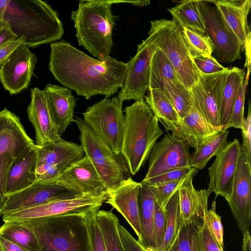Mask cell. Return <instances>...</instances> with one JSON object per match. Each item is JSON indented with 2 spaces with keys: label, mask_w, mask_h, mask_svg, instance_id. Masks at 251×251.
Segmentation results:
<instances>
[{
  "label": "cell",
  "mask_w": 251,
  "mask_h": 251,
  "mask_svg": "<svg viewBox=\"0 0 251 251\" xmlns=\"http://www.w3.org/2000/svg\"><path fill=\"white\" fill-rule=\"evenodd\" d=\"M241 145L237 139L227 142L208 167L209 195L214 192L227 201L231 195Z\"/></svg>",
  "instance_id": "obj_16"
},
{
  "label": "cell",
  "mask_w": 251,
  "mask_h": 251,
  "mask_svg": "<svg viewBox=\"0 0 251 251\" xmlns=\"http://www.w3.org/2000/svg\"><path fill=\"white\" fill-rule=\"evenodd\" d=\"M100 208L94 209L84 215L89 233L91 251H107L104 238L96 220Z\"/></svg>",
  "instance_id": "obj_40"
},
{
  "label": "cell",
  "mask_w": 251,
  "mask_h": 251,
  "mask_svg": "<svg viewBox=\"0 0 251 251\" xmlns=\"http://www.w3.org/2000/svg\"><path fill=\"white\" fill-rule=\"evenodd\" d=\"M85 214L65 215L21 222L34 232L40 251H91Z\"/></svg>",
  "instance_id": "obj_5"
},
{
  "label": "cell",
  "mask_w": 251,
  "mask_h": 251,
  "mask_svg": "<svg viewBox=\"0 0 251 251\" xmlns=\"http://www.w3.org/2000/svg\"><path fill=\"white\" fill-rule=\"evenodd\" d=\"M0 251H2V250H1V248H0Z\"/></svg>",
  "instance_id": "obj_59"
},
{
  "label": "cell",
  "mask_w": 251,
  "mask_h": 251,
  "mask_svg": "<svg viewBox=\"0 0 251 251\" xmlns=\"http://www.w3.org/2000/svg\"><path fill=\"white\" fill-rule=\"evenodd\" d=\"M148 90L145 97L146 102L168 132L173 131L180 121L177 112L162 91L157 89Z\"/></svg>",
  "instance_id": "obj_30"
},
{
  "label": "cell",
  "mask_w": 251,
  "mask_h": 251,
  "mask_svg": "<svg viewBox=\"0 0 251 251\" xmlns=\"http://www.w3.org/2000/svg\"><path fill=\"white\" fill-rule=\"evenodd\" d=\"M121 153L131 175L139 171L163 131L144 98L124 109Z\"/></svg>",
  "instance_id": "obj_3"
},
{
  "label": "cell",
  "mask_w": 251,
  "mask_h": 251,
  "mask_svg": "<svg viewBox=\"0 0 251 251\" xmlns=\"http://www.w3.org/2000/svg\"><path fill=\"white\" fill-rule=\"evenodd\" d=\"M108 192L100 195L85 194L71 199L53 201L37 206L4 214V222L24 221L69 214H85L105 202Z\"/></svg>",
  "instance_id": "obj_10"
},
{
  "label": "cell",
  "mask_w": 251,
  "mask_h": 251,
  "mask_svg": "<svg viewBox=\"0 0 251 251\" xmlns=\"http://www.w3.org/2000/svg\"><path fill=\"white\" fill-rule=\"evenodd\" d=\"M197 170L192 168L178 189L181 219L188 221L194 217L203 219L207 209L209 194L207 189L197 190L193 179Z\"/></svg>",
  "instance_id": "obj_25"
},
{
  "label": "cell",
  "mask_w": 251,
  "mask_h": 251,
  "mask_svg": "<svg viewBox=\"0 0 251 251\" xmlns=\"http://www.w3.org/2000/svg\"></svg>",
  "instance_id": "obj_60"
},
{
  "label": "cell",
  "mask_w": 251,
  "mask_h": 251,
  "mask_svg": "<svg viewBox=\"0 0 251 251\" xmlns=\"http://www.w3.org/2000/svg\"><path fill=\"white\" fill-rule=\"evenodd\" d=\"M96 217L107 251H125L118 231L117 217L111 211L105 210H98Z\"/></svg>",
  "instance_id": "obj_36"
},
{
  "label": "cell",
  "mask_w": 251,
  "mask_h": 251,
  "mask_svg": "<svg viewBox=\"0 0 251 251\" xmlns=\"http://www.w3.org/2000/svg\"><path fill=\"white\" fill-rule=\"evenodd\" d=\"M157 50L147 39L137 46L136 54L126 63V78L117 96L121 100L137 101L145 98L149 87L151 59Z\"/></svg>",
  "instance_id": "obj_13"
},
{
  "label": "cell",
  "mask_w": 251,
  "mask_h": 251,
  "mask_svg": "<svg viewBox=\"0 0 251 251\" xmlns=\"http://www.w3.org/2000/svg\"><path fill=\"white\" fill-rule=\"evenodd\" d=\"M202 223L201 217L188 221L181 219L177 235L167 251H201L200 232Z\"/></svg>",
  "instance_id": "obj_32"
},
{
  "label": "cell",
  "mask_w": 251,
  "mask_h": 251,
  "mask_svg": "<svg viewBox=\"0 0 251 251\" xmlns=\"http://www.w3.org/2000/svg\"><path fill=\"white\" fill-rule=\"evenodd\" d=\"M192 169V168L188 167L175 169L147 180H142L141 182L149 186H154L162 183L180 179L184 177Z\"/></svg>",
  "instance_id": "obj_46"
},
{
  "label": "cell",
  "mask_w": 251,
  "mask_h": 251,
  "mask_svg": "<svg viewBox=\"0 0 251 251\" xmlns=\"http://www.w3.org/2000/svg\"><path fill=\"white\" fill-rule=\"evenodd\" d=\"M138 195V205L141 227V238L138 242L147 251L155 249L154 238V203L152 189L142 182Z\"/></svg>",
  "instance_id": "obj_28"
},
{
  "label": "cell",
  "mask_w": 251,
  "mask_h": 251,
  "mask_svg": "<svg viewBox=\"0 0 251 251\" xmlns=\"http://www.w3.org/2000/svg\"><path fill=\"white\" fill-rule=\"evenodd\" d=\"M130 4L134 6H144L150 4V0H134L131 1Z\"/></svg>",
  "instance_id": "obj_58"
},
{
  "label": "cell",
  "mask_w": 251,
  "mask_h": 251,
  "mask_svg": "<svg viewBox=\"0 0 251 251\" xmlns=\"http://www.w3.org/2000/svg\"><path fill=\"white\" fill-rule=\"evenodd\" d=\"M80 131V145L109 192L130 177L127 164L122 154H116L90 129L83 119L74 121Z\"/></svg>",
  "instance_id": "obj_7"
},
{
  "label": "cell",
  "mask_w": 251,
  "mask_h": 251,
  "mask_svg": "<svg viewBox=\"0 0 251 251\" xmlns=\"http://www.w3.org/2000/svg\"><path fill=\"white\" fill-rule=\"evenodd\" d=\"M43 91L51 120L61 136L74 121L76 99L70 89L59 85L48 84Z\"/></svg>",
  "instance_id": "obj_21"
},
{
  "label": "cell",
  "mask_w": 251,
  "mask_h": 251,
  "mask_svg": "<svg viewBox=\"0 0 251 251\" xmlns=\"http://www.w3.org/2000/svg\"><path fill=\"white\" fill-rule=\"evenodd\" d=\"M0 237L28 251H40L35 234L21 222H4L0 227Z\"/></svg>",
  "instance_id": "obj_35"
},
{
  "label": "cell",
  "mask_w": 251,
  "mask_h": 251,
  "mask_svg": "<svg viewBox=\"0 0 251 251\" xmlns=\"http://www.w3.org/2000/svg\"><path fill=\"white\" fill-rule=\"evenodd\" d=\"M83 195L59 184L35 181L20 191L7 196L1 216L53 201L74 199Z\"/></svg>",
  "instance_id": "obj_12"
},
{
  "label": "cell",
  "mask_w": 251,
  "mask_h": 251,
  "mask_svg": "<svg viewBox=\"0 0 251 251\" xmlns=\"http://www.w3.org/2000/svg\"><path fill=\"white\" fill-rule=\"evenodd\" d=\"M192 59L196 68L202 74H215L226 68L221 65L213 55L209 57H196L192 58Z\"/></svg>",
  "instance_id": "obj_47"
},
{
  "label": "cell",
  "mask_w": 251,
  "mask_h": 251,
  "mask_svg": "<svg viewBox=\"0 0 251 251\" xmlns=\"http://www.w3.org/2000/svg\"><path fill=\"white\" fill-rule=\"evenodd\" d=\"M151 24L147 39L165 54L179 81L189 90L201 73L194 64L182 28L173 20L162 19L152 21Z\"/></svg>",
  "instance_id": "obj_6"
},
{
  "label": "cell",
  "mask_w": 251,
  "mask_h": 251,
  "mask_svg": "<svg viewBox=\"0 0 251 251\" xmlns=\"http://www.w3.org/2000/svg\"><path fill=\"white\" fill-rule=\"evenodd\" d=\"M57 181L82 195H100L108 192L96 168L85 155L67 167Z\"/></svg>",
  "instance_id": "obj_18"
},
{
  "label": "cell",
  "mask_w": 251,
  "mask_h": 251,
  "mask_svg": "<svg viewBox=\"0 0 251 251\" xmlns=\"http://www.w3.org/2000/svg\"><path fill=\"white\" fill-rule=\"evenodd\" d=\"M243 251H251V239L249 231L243 235Z\"/></svg>",
  "instance_id": "obj_57"
},
{
  "label": "cell",
  "mask_w": 251,
  "mask_h": 251,
  "mask_svg": "<svg viewBox=\"0 0 251 251\" xmlns=\"http://www.w3.org/2000/svg\"><path fill=\"white\" fill-rule=\"evenodd\" d=\"M63 171L56 166L41 164L37 165L36 180L40 182H50L56 181Z\"/></svg>",
  "instance_id": "obj_48"
},
{
  "label": "cell",
  "mask_w": 251,
  "mask_h": 251,
  "mask_svg": "<svg viewBox=\"0 0 251 251\" xmlns=\"http://www.w3.org/2000/svg\"><path fill=\"white\" fill-rule=\"evenodd\" d=\"M0 247L2 251H28L18 245L0 237Z\"/></svg>",
  "instance_id": "obj_55"
},
{
  "label": "cell",
  "mask_w": 251,
  "mask_h": 251,
  "mask_svg": "<svg viewBox=\"0 0 251 251\" xmlns=\"http://www.w3.org/2000/svg\"><path fill=\"white\" fill-rule=\"evenodd\" d=\"M4 18L18 38H25L24 44L29 48L52 43L64 34L57 12L44 1L9 0Z\"/></svg>",
  "instance_id": "obj_2"
},
{
  "label": "cell",
  "mask_w": 251,
  "mask_h": 251,
  "mask_svg": "<svg viewBox=\"0 0 251 251\" xmlns=\"http://www.w3.org/2000/svg\"><path fill=\"white\" fill-rule=\"evenodd\" d=\"M140 182L130 176L108 192L105 202L110 204L126 219L135 231L139 242L141 238L138 195Z\"/></svg>",
  "instance_id": "obj_19"
},
{
  "label": "cell",
  "mask_w": 251,
  "mask_h": 251,
  "mask_svg": "<svg viewBox=\"0 0 251 251\" xmlns=\"http://www.w3.org/2000/svg\"><path fill=\"white\" fill-rule=\"evenodd\" d=\"M189 146L173 133L168 132L152 147L148 159V169L143 180L167 172L190 167Z\"/></svg>",
  "instance_id": "obj_11"
},
{
  "label": "cell",
  "mask_w": 251,
  "mask_h": 251,
  "mask_svg": "<svg viewBox=\"0 0 251 251\" xmlns=\"http://www.w3.org/2000/svg\"><path fill=\"white\" fill-rule=\"evenodd\" d=\"M16 159L8 152L4 153L0 156V216L7 200L5 186L7 174Z\"/></svg>",
  "instance_id": "obj_44"
},
{
  "label": "cell",
  "mask_w": 251,
  "mask_h": 251,
  "mask_svg": "<svg viewBox=\"0 0 251 251\" xmlns=\"http://www.w3.org/2000/svg\"><path fill=\"white\" fill-rule=\"evenodd\" d=\"M222 131L210 125L193 104L174 130L171 132L197 149L208 136Z\"/></svg>",
  "instance_id": "obj_27"
},
{
  "label": "cell",
  "mask_w": 251,
  "mask_h": 251,
  "mask_svg": "<svg viewBox=\"0 0 251 251\" xmlns=\"http://www.w3.org/2000/svg\"><path fill=\"white\" fill-rule=\"evenodd\" d=\"M203 222L217 240L222 249L224 248V230L221 222V217L216 212V201L212 202L211 208L205 211Z\"/></svg>",
  "instance_id": "obj_43"
},
{
  "label": "cell",
  "mask_w": 251,
  "mask_h": 251,
  "mask_svg": "<svg viewBox=\"0 0 251 251\" xmlns=\"http://www.w3.org/2000/svg\"><path fill=\"white\" fill-rule=\"evenodd\" d=\"M184 177L156 185L150 186L154 192L155 202L162 210H165L168 201L178 190Z\"/></svg>",
  "instance_id": "obj_42"
},
{
  "label": "cell",
  "mask_w": 251,
  "mask_h": 251,
  "mask_svg": "<svg viewBox=\"0 0 251 251\" xmlns=\"http://www.w3.org/2000/svg\"><path fill=\"white\" fill-rule=\"evenodd\" d=\"M245 72L234 67L228 68L224 81L219 108V118L222 130L228 123L232 108L239 89L243 83Z\"/></svg>",
  "instance_id": "obj_29"
},
{
  "label": "cell",
  "mask_w": 251,
  "mask_h": 251,
  "mask_svg": "<svg viewBox=\"0 0 251 251\" xmlns=\"http://www.w3.org/2000/svg\"><path fill=\"white\" fill-rule=\"evenodd\" d=\"M229 131H221L207 137L191 154L190 166L197 170H202L210 159L216 156L227 144Z\"/></svg>",
  "instance_id": "obj_31"
},
{
  "label": "cell",
  "mask_w": 251,
  "mask_h": 251,
  "mask_svg": "<svg viewBox=\"0 0 251 251\" xmlns=\"http://www.w3.org/2000/svg\"><path fill=\"white\" fill-rule=\"evenodd\" d=\"M50 49L49 67L55 78L86 100L98 95L110 98L125 82L126 63L110 56L94 58L65 41L51 43Z\"/></svg>",
  "instance_id": "obj_1"
},
{
  "label": "cell",
  "mask_w": 251,
  "mask_h": 251,
  "mask_svg": "<svg viewBox=\"0 0 251 251\" xmlns=\"http://www.w3.org/2000/svg\"><path fill=\"white\" fill-rule=\"evenodd\" d=\"M212 1L227 27L244 46L251 34L248 15L251 9V0H218Z\"/></svg>",
  "instance_id": "obj_23"
},
{
  "label": "cell",
  "mask_w": 251,
  "mask_h": 251,
  "mask_svg": "<svg viewBox=\"0 0 251 251\" xmlns=\"http://www.w3.org/2000/svg\"><path fill=\"white\" fill-rule=\"evenodd\" d=\"M178 81L174 68L165 54L157 49L151 61L148 90L157 89L162 91L166 83Z\"/></svg>",
  "instance_id": "obj_33"
},
{
  "label": "cell",
  "mask_w": 251,
  "mask_h": 251,
  "mask_svg": "<svg viewBox=\"0 0 251 251\" xmlns=\"http://www.w3.org/2000/svg\"><path fill=\"white\" fill-rule=\"evenodd\" d=\"M18 38L12 31L7 22L5 25L0 30V46Z\"/></svg>",
  "instance_id": "obj_53"
},
{
  "label": "cell",
  "mask_w": 251,
  "mask_h": 251,
  "mask_svg": "<svg viewBox=\"0 0 251 251\" xmlns=\"http://www.w3.org/2000/svg\"><path fill=\"white\" fill-rule=\"evenodd\" d=\"M241 129L243 141L241 146L245 149L249 159L251 160V107L250 101L247 117L245 119Z\"/></svg>",
  "instance_id": "obj_51"
},
{
  "label": "cell",
  "mask_w": 251,
  "mask_h": 251,
  "mask_svg": "<svg viewBox=\"0 0 251 251\" xmlns=\"http://www.w3.org/2000/svg\"><path fill=\"white\" fill-rule=\"evenodd\" d=\"M118 228L125 251H147L120 223Z\"/></svg>",
  "instance_id": "obj_50"
},
{
  "label": "cell",
  "mask_w": 251,
  "mask_h": 251,
  "mask_svg": "<svg viewBox=\"0 0 251 251\" xmlns=\"http://www.w3.org/2000/svg\"><path fill=\"white\" fill-rule=\"evenodd\" d=\"M197 3L205 33L213 44L215 58L225 63L241 59L244 46L227 27L212 0H197Z\"/></svg>",
  "instance_id": "obj_9"
},
{
  "label": "cell",
  "mask_w": 251,
  "mask_h": 251,
  "mask_svg": "<svg viewBox=\"0 0 251 251\" xmlns=\"http://www.w3.org/2000/svg\"><path fill=\"white\" fill-rule=\"evenodd\" d=\"M23 36L10 41L0 46V69L7 60L10 55L20 46L25 44Z\"/></svg>",
  "instance_id": "obj_52"
},
{
  "label": "cell",
  "mask_w": 251,
  "mask_h": 251,
  "mask_svg": "<svg viewBox=\"0 0 251 251\" xmlns=\"http://www.w3.org/2000/svg\"><path fill=\"white\" fill-rule=\"evenodd\" d=\"M35 145L17 115L6 108L0 111V156L8 152L18 158Z\"/></svg>",
  "instance_id": "obj_20"
},
{
  "label": "cell",
  "mask_w": 251,
  "mask_h": 251,
  "mask_svg": "<svg viewBox=\"0 0 251 251\" xmlns=\"http://www.w3.org/2000/svg\"><path fill=\"white\" fill-rule=\"evenodd\" d=\"M123 102L117 97L105 98L82 113L83 121L92 131L116 154H122Z\"/></svg>",
  "instance_id": "obj_8"
},
{
  "label": "cell",
  "mask_w": 251,
  "mask_h": 251,
  "mask_svg": "<svg viewBox=\"0 0 251 251\" xmlns=\"http://www.w3.org/2000/svg\"><path fill=\"white\" fill-rule=\"evenodd\" d=\"M37 165L48 164L57 166L64 171L83 156L80 145L61 138L59 141L39 146L35 144Z\"/></svg>",
  "instance_id": "obj_24"
},
{
  "label": "cell",
  "mask_w": 251,
  "mask_h": 251,
  "mask_svg": "<svg viewBox=\"0 0 251 251\" xmlns=\"http://www.w3.org/2000/svg\"><path fill=\"white\" fill-rule=\"evenodd\" d=\"M173 21L181 28L205 33V27L199 11L197 0H184L177 5L168 9Z\"/></svg>",
  "instance_id": "obj_34"
},
{
  "label": "cell",
  "mask_w": 251,
  "mask_h": 251,
  "mask_svg": "<svg viewBox=\"0 0 251 251\" xmlns=\"http://www.w3.org/2000/svg\"><path fill=\"white\" fill-rule=\"evenodd\" d=\"M228 68L213 74H201L189 90L192 102L199 112L212 126H220L219 108L225 78Z\"/></svg>",
  "instance_id": "obj_14"
},
{
  "label": "cell",
  "mask_w": 251,
  "mask_h": 251,
  "mask_svg": "<svg viewBox=\"0 0 251 251\" xmlns=\"http://www.w3.org/2000/svg\"><path fill=\"white\" fill-rule=\"evenodd\" d=\"M177 190L172 196L165 208L166 226L164 239L161 246L154 251H167L178 233L181 216Z\"/></svg>",
  "instance_id": "obj_37"
},
{
  "label": "cell",
  "mask_w": 251,
  "mask_h": 251,
  "mask_svg": "<svg viewBox=\"0 0 251 251\" xmlns=\"http://www.w3.org/2000/svg\"><path fill=\"white\" fill-rule=\"evenodd\" d=\"M182 29L186 45L192 58L199 56L209 57L212 55L213 44L206 33L187 27H183Z\"/></svg>",
  "instance_id": "obj_39"
},
{
  "label": "cell",
  "mask_w": 251,
  "mask_h": 251,
  "mask_svg": "<svg viewBox=\"0 0 251 251\" xmlns=\"http://www.w3.org/2000/svg\"><path fill=\"white\" fill-rule=\"evenodd\" d=\"M166 216L165 210L164 211L162 210L155 201L154 238L155 249L154 250L158 249L161 246L163 242L166 230Z\"/></svg>",
  "instance_id": "obj_45"
},
{
  "label": "cell",
  "mask_w": 251,
  "mask_h": 251,
  "mask_svg": "<svg viewBox=\"0 0 251 251\" xmlns=\"http://www.w3.org/2000/svg\"><path fill=\"white\" fill-rule=\"evenodd\" d=\"M247 85L244 80L238 92L228 123L223 131L227 130L230 127L241 129L245 120L244 104Z\"/></svg>",
  "instance_id": "obj_41"
},
{
  "label": "cell",
  "mask_w": 251,
  "mask_h": 251,
  "mask_svg": "<svg viewBox=\"0 0 251 251\" xmlns=\"http://www.w3.org/2000/svg\"><path fill=\"white\" fill-rule=\"evenodd\" d=\"M30 97L27 113L35 129V144L41 146L59 141L61 137L51 120L43 90L33 88Z\"/></svg>",
  "instance_id": "obj_22"
},
{
  "label": "cell",
  "mask_w": 251,
  "mask_h": 251,
  "mask_svg": "<svg viewBox=\"0 0 251 251\" xmlns=\"http://www.w3.org/2000/svg\"><path fill=\"white\" fill-rule=\"evenodd\" d=\"M251 163L241 146L232 191L227 201L243 235L249 231L251 220Z\"/></svg>",
  "instance_id": "obj_15"
},
{
  "label": "cell",
  "mask_w": 251,
  "mask_h": 251,
  "mask_svg": "<svg viewBox=\"0 0 251 251\" xmlns=\"http://www.w3.org/2000/svg\"><path fill=\"white\" fill-rule=\"evenodd\" d=\"M37 62L36 55L25 44L19 47L0 69V80L11 95L27 88Z\"/></svg>",
  "instance_id": "obj_17"
},
{
  "label": "cell",
  "mask_w": 251,
  "mask_h": 251,
  "mask_svg": "<svg viewBox=\"0 0 251 251\" xmlns=\"http://www.w3.org/2000/svg\"><path fill=\"white\" fill-rule=\"evenodd\" d=\"M251 36L250 34L244 45V49L245 50L246 60L245 67L247 68V74L246 75L245 83L248 84L249 76L251 72Z\"/></svg>",
  "instance_id": "obj_54"
},
{
  "label": "cell",
  "mask_w": 251,
  "mask_h": 251,
  "mask_svg": "<svg viewBox=\"0 0 251 251\" xmlns=\"http://www.w3.org/2000/svg\"><path fill=\"white\" fill-rule=\"evenodd\" d=\"M8 1L9 0H1L0 2V30L7 23L4 18V15Z\"/></svg>",
  "instance_id": "obj_56"
},
{
  "label": "cell",
  "mask_w": 251,
  "mask_h": 251,
  "mask_svg": "<svg viewBox=\"0 0 251 251\" xmlns=\"http://www.w3.org/2000/svg\"><path fill=\"white\" fill-rule=\"evenodd\" d=\"M37 153L35 145L16 159L8 171L5 186L7 196L23 190L36 180Z\"/></svg>",
  "instance_id": "obj_26"
},
{
  "label": "cell",
  "mask_w": 251,
  "mask_h": 251,
  "mask_svg": "<svg viewBox=\"0 0 251 251\" xmlns=\"http://www.w3.org/2000/svg\"><path fill=\"white\" fill-rule=\"evenodd\" d=\"M162 92L175 107L180 119L184 118L193 104L189 90L178 81L166 83Z\"/></svg>",
  "instance_id": "obj_38"
},
{
  "label": "cell",
  "mask_w": 251,
  "mask_h": 251,
  "mask_svg": "<svg viewBox=\"0 0 251 251\" xmlns=\"http://www.w3.org/2000/svg\"><path fill=\"white\" fill-rule=\"evenodd\" d=\"M200 242L201 251H223L220 245L203 222L201 228Z\"/></svg>",
  "instance_id": "obj_49"
},
{
  "label": "cell",
  "mask_w": 251,
  "mask_h": 251,
  "mask_svg": "<svg viewBox=\"0 0 251 251\" xmlns=\"http://www.w3.org/2000/svg\"><path fill=\"white\" fill-rule=\"evenodd\" d=\"M112 0H81L72 11L78 44L98 59L110 56L112 32L117 16L112 12Z\"/></svg>",
  "instance_id": "obj_4"
}]
</instances>
